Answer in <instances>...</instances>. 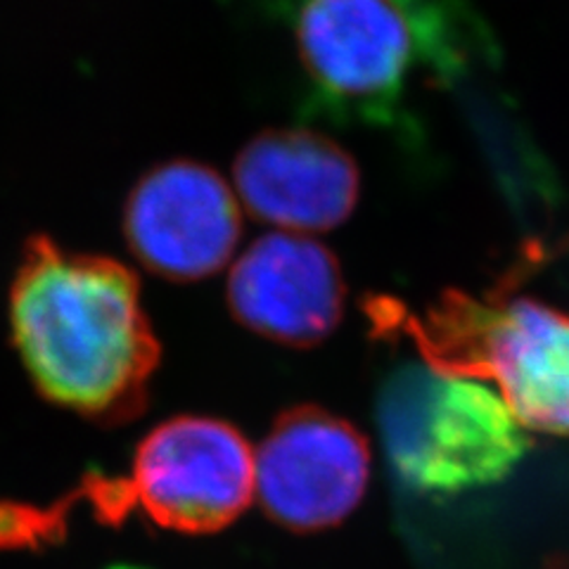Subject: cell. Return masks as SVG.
Returning <instances> with one entry per match:
<instances>
[{"label": "cell", "mask_w": 569, "mask_h": 569, "mask_svg": "<svg viewBox=\"0 0 569 569\" xmlns=\"http://www.w3.org/2000/svg\"><path fill=\"white\" fill-rule=\"evenodd\" d=\"M347 284L318 240L276 230L249 244L228 276V307L266 340L309 347L342 320Z\"/></svg>", "instance_id": "8"}, {"label": "cell", "mask_w": 569, "mask_h": 569, "mask_svg": "<svg viewBox=\"0 0 569 569\" xmlns=\"http://www.w3.org/2000/svg\"><path fill=\"white\" fill-rule=\"evenodd\" d=\"M380 432L391 468L420 493L493 485L529 449L525 427L493 387L425 361L382 387Z\"/></svg>", "instance_id": "4"}, {"label": "cell", "mask_w": 569, "mask_h": 569, "mask_svg": "<svg viewBox=\"0 0 569 569\" xmlns=\"http://www.w3.org/2000/svg\"><path fill=\"white\" fill-rule=\"evenodd\" d=\"M320 104L337 117L391 121L425 62L443 64L437 0H280Z\"/></svg>", "instance_id": "3"}, {"label": "cell", "mask_w": 569, "mask_h": 569, "mask_svg": "<svg viewBox=\"0 0 569 569\" xmlns=\"http://www.w3.org/2000/svg\"><path fill=\"white\" fill-rule=\"evenodd\" d=\"M376 323L401 328L427 366L489 380L525 430L569 437V313L529 297L447 292L425 318L378 301Z\"/></svg>", "instance_id": "2"}, {"label": "cell", "mask_w": 569, "mask_h": 569, "mask_svg": "<svg viewBox=\"0 0 569 569\" xmlns=\"http://www.w3.org/2000/svg\"><path fill=\"white\" fill-rule=\"evenodd\" d=\"M236 190L254 219L288 233H323L356 209L361 173L335 140L307 129H271L240 150Z\"/></svg>", "instance_id": "9"}, {"label": "cell", "mask_w": 569, "mask_h": 569, "mask_svg": "<svg viewBox=\"0 0 569 569\" xmlns=\"http://www.w3.org/2000/svg\"><path fill=\"white\" fill-rule=\"evenodd\" d=\"M129 512L159 529L213 533L254 498V451L230 422L178 416L146 435L121 477Z\"/></svg>", "instance_id": "5"}, {"label": "cell", "mask_w": 569, "mask_h": 569, "mask_svg": "<svg viewBox=\"0 0 569 569\" xmlns=\"http://www.w3.org/2000/svg\"><path fill=\"white\" fill-rule=\"evenodd\" d=\"M133 257L159 278L194 282L219 273L242 233L240 202L223 176L173 159L140 178L123 207Z\"/></svg>", "instance_id": "7"}, {"label": "cell", "mask_w": 569, "mask_h": 569, "mask_svg": "<svg viewBox=\"0 0 569 569\" xmlns=\"http://www.w3.org/2000/svg\"><path fill=\"white\" fill-rule=\"evenodd\" d=\"M79 506L74 491L50 506L0 501V553L41 550L64 539L69 512Z\"/></svg>", "instance_id": "10"}, {"label": "cell", "mask_w": 569, "mask_h": 569, "mask_svg": "<svg viewBox=\"0 0 569 569\" xmlns=\"http://www.w3.org/2000/svg\"><path fill=\"white\" fill-rule=\"evenodd\" d=\"M10 342L52 406L96 425L142 413L162 349L121 261L31 236L8 297Z\"/></svg>", "instance_id": "1"}, {"label": "cell", "mask_w": 569, "mask_h": 569, "mask_svg": "<svg viewBox=\"0 0 569 569\" xmlns=\"http://www.w3.org/2000/svg\"><path fill=\"white\" fill-rule=\"evenodd\" d=\"M368 479L363 435L323 408H292L254 451V496L269 518L292 531H320L347 520Z\"/></svg>", "instance_id": "6"}]
</instances>
